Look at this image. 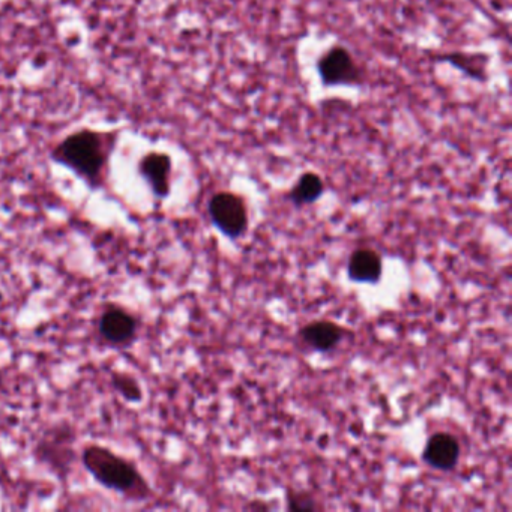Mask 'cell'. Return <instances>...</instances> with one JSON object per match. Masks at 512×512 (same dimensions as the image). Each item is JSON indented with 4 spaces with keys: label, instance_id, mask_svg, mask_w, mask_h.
Returning <instances> with one entry per match:
<instances>
[{
    "label": "cell",
    "instance_id": "277c9868",
    "mask_svg": "<svg viewBox=\"0 0 512 512\" xmlns=\"http://www.w3.org/2000/svg\"><path fill=\"white\" fill-rule=\"evenodd\" d=\"M212 224L227 238H241L248 229V212L244 199L238 194L221 191L208 203Z\"/></svg>",
    "mask_w": 512,
    "mask_h": 512
},
{
    "label": "cell",
    "instance_id": "30bf717a",
    "mask_svg": "<svg viewBox=\"0 0 512 512\" xmlns=\"http://www.w3.org/2000/svg\"><path fill=\"white\" fill-rule=\"evenodd\" d=\"M323 191L325 184L319 175L313 172L304 173L290 190L289 200L295 206L311 205L322 197Z\"/></svg>",
    "mask_w": 512,
    "mask_h": 512
},
{
    "label": "cell",
    "instance_id": "7a4b0ae2",
    "mask_svg": "<svg viewBox=\"0 0 512 512\" xmlns=\"http://www.w3.org/2000/svg\"><path fill=\"white\" fill-rule=\"evenodd\" d=\"M80 458L95 481L107 490L116 491L136 502H143L152 496L151 484L140 472L137 464L116 454L112 449L92 443L83 449Z\"/></svg>",
    "mask_w": 512,
    "mask_h": 512
},
{
    "label": "cell",
    "instance_id": "52a82bcc",
    "mask_svg": "<svg viewBox=\"0 0 512 512\" xmlns=\"http://www.w3.org/2000/svg\"><path fill=\"white\" fill-rule=\"evenodd\" d=\"M461 448L457 437L451 433H434L427 440L422 458L425 464L431 469L442 470V472H451L457 467L460 460Z\"/></svg>",
    "mask_w": 512,
    "mask_h": 512
},
{
    "label": "cell",
    "instance_id": "3957f363",
    "mask_svg": "<svg viewBox=\"0 0 512 512\" xmlns=\"http://www.w3.org/2000/svg\"><path fill=\"white\" fill-rule=\"evenodd\" d=\"M139 331V317L121 305H107L98 317V337L112 349H130L136 343Z\"/></svg>",
    "mask_w": 512,
    "mask_h": 512
},
{
    "label": "cell",
    "instance_id": "5b68a950",
    "mask_svg": "<svg viewBox=\"0 0 512 512\" xmlns=\"http://www.w3.org/2000/svg\"><path fill=\"white\" fill-rule=\"evenodd\" d=\"M317 70L325 86L355 85L361 79L352 55L344 47H332L320 58Z\"/></svg>",
    "mask_w": 512,
    "mask_h": 512
},
{
    "label": "cell",
    "instance_id": "8992f818",
    "mask_svg": "<svg viewBox=\"0 0 512 512\" xmlns=\"http://www.w3.org/2000/svg\"><path fill=\"white\" fill-rule=\"evenodd\" d=\"M139 173L155 199L166 200L172 191V157L164 152H149L139 163Z\"/></svg>",
    "mask_w": 512,
    "mask_h": 512
},
{
    "label": "cell",
    "instance_id": "8fae6325",
    "mask_svg": "<svg viewBox=\"0 0 512 512\" xmlns=\"http://www.w3.org/2000/svg\"><path fill=\"white\" fill-rule=\"evenodd\" d=\"M110 382H112L113 389L128 403L137 404L143 400L142 385L133 374L124 373V371H112Z\"/></svg>",
    "mask_w": 512,
    "mask_h": 512
},
{
    "label": "cell",
    "instance_id": "9c48e42d",
    "mask_svg": "<svg viewBox=\"0 0 512 512\" xmlns=\"http://www.w3.org/2000/svg\"><path fill=\"white\" fill-rule=\"evenodd\" d=\"M347 274L355 283L377 284L383 274L382 257L371 248L355 250L350 256Z\"/></svg>",
    "mask_w": 512,
    "mask_h": 512
},
{
    "label": "cell",
    "instance_id": "ba28073f",
    "mask_svg": "<svg viewBox=\"0 0 512 512\" xmlns=\"http://www.w3.org/2000/svg\"><path fill=\"white\" fill-rule=\"evenodd\" d=\"M346 335V329L329 320H316L302 326L299 337L310 349L320 353H329L337 349Z\"/></svg>",
    "mask_w": 512,
    "mask_h": 512
},
{
    "label": "cell",
    "instance_id": "6da1fadb",
    "mask_svg": "<svg viewBox=\"0 0 512 512\" xmlns=\"http://www.w3.org/2000/svg\"><path fill=\"white\" fill-rule=\"evenodd\" d=\"M115 143L116 134L83 128L58 143L52 160L73 172L91 190H98L106 181Z\"/></svg>",
    "mask_w": 512,
    "mask_h": 512
},
{
    "label": "cell",
    "instance_id": "7c38bea8",
    "mask_svg": "<svg viewBox=\"0 0 512 512\" xmlns=\"http://www.w3.org/2000/svg\"><path fill=\"white\" fill-rule=\"evenodd\" d=\"M287 508L290 511H316L319 506L310 494L289 490L287 491Z\"/></svg>",
    "mask_w": 512,
    "mask_h": 512
}]
</instances>
